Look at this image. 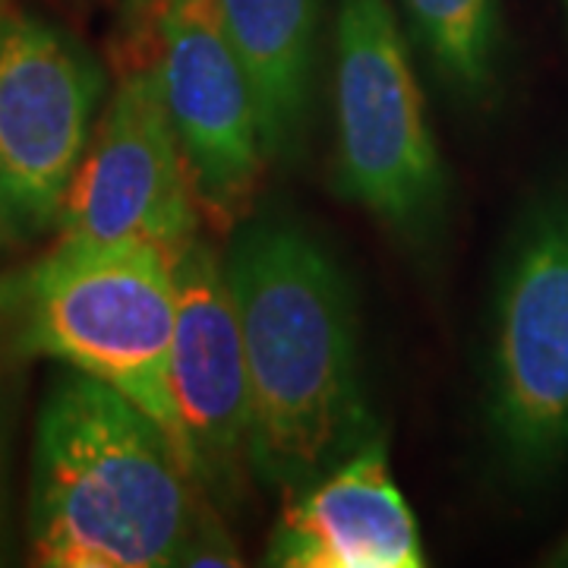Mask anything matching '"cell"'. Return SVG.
I'll use <instances>...</instances> for the list:
<instances>
[{
  "label": "cell",
  "instance_id": "1",
  "mask_svg": "<svg viewBox=\"0 0 568 568\" xmlns=\"http://www.w3.org/2000/svg\"><path fill=\"white\" fill-rule=\"evenodd\" d=\"M224 268L250 376V474L294 496L379 436L351 287L323 246L287 222L234 227Z\"/></svg>",
  "mask_w": 568,
  "mask_h": 568
},
{
  "label": "cell",
  "instance_id": "2",
  "mask_svg": "<svg viewBox=\"0 0 568 568\" xmlns=\"http://www.w3.org/2000/svg\"><path fill=\"white\" fill-rule=\"evenodd\" d=\"M200 484L155 417L70 369L44 395L29 477V544L44 568L205 562Z\"/></svg>",
  "mask_w": 568,
  "mask_h": 568
},
{
  "label": "cell",
  "instance_id": "3",
  "mask_svg": "<svg viewBox=\"0 0 568 568\" xmlns=\"http://www.w3.org/2000/svg\"><path fill=\"white\" fill-rule=\"evenodd\" d=\"M0 313L22 354L61 361L118 388L171 433L183 455L171 398L174 256L142 244H54L44 260L3 282Z\"/></svg>",
  "mask_w": 568,
  "mask_h": 568
},
{
  "label": "cell",
  "instance_id": "4",
  "mask_svg": "<svg viewBox=\"0 0 568 568\" xmlns=\"http://www.w3.org/2000/svg\"><path fill=\"white\" fill-rule=\"evenodd\" d=\"M335 183L410 246L448 215V171L392 0H335Z\"/></svg>",
  "mask_w": 568,
  "mask_h": 568
},
{
  "label": "cell",
  "instance_id": "5",
  "mask_svg": "<svg viewBox=\"0 0 568 568\" xmlns=\"http://www.w3.org/2000/svg\"><path fill=\"white\" fill-rule=\"evenodd\" d=\"M487 424L518 480L568 458V190L549 186L508 241L493 297Z\"/></svg>",
  "mask_w": 568,
  "mask_h": 568
},
{
  "label": "cell",
  "instance_id": "6",
  "mask_svg": "<svg viewBox=\"0 0 568 568\" xmlns=\"http://www.w3.org/2000/svg\"><path fill=\"white\" fill-rule=\"evenodd\" d=\"M102 95V67L73 36L0 17V241L58 224Z\"/></svg>",
  "mask_w": 568,
  "mask_h": 568
},
{
  "label": "cell",
  "instance_id": "7",
  "mask_svg": "<svg viewBox=\"0 0 568 568\" xmlns=\"http://www.w3.org/2000/svg\"><path fill=\"white\" fill-rule=\"evenodd\" d=\"M200 224L159 70L155 63L130 70L67 186L58 244H142L178 260L200 237Z\"/></svg>",
  "mask_w": 568,
  "mask_h": 568
},
{
  "label": "cell",
  "instance_id": "8",
  "mask_svg": "<svg viewBox=\"0 0 568 568\" xmlns=\"http://www.w3.org/2000/svg\"><path fill=\"white\" fill-rule=\"evenodd\" d=\"M155 70L203 224L241 227L265 168L256 99L215 0L159 7Z\"/></svg>",
  "mask_w": 568,
  "mask_h": 568
},
{
  "label": "cell",
  "instance_id": "9",
  "mask_svg": "<svg viewBox=\"0 0 568 568\" xmlns=\"http://www.w3.org/2000/svg\"><path fill=\"white\" fill-rule=\"evenodd\" d=\"M171 398L196 484L231 499L250 474V376L224 256L203 237L178 256Z\"/></svg>",
  "mask_w": 568,
  "mask_h": 568
},
{
  "label": "cell",
  "instance_id": "10",
  "mask_svg": "<svg viewBox=\"0 0 568 568\" xmlns=\"http://www.w3.org/2000/svg\"><path fill=\"white\" fill-rule=\"evenodd\" d=\"M265 562L278 568L424 566L420 530L388 470L379 436L316 484L287 496Z\"/></svg>",
  "mask_w": 568,
  "mask_h": 568
},
{
  "label": "cell",
  "instance_id": "11",
  "mask_svg": "<svg viewBox=\"0 0 568 568\" xmlns=\"http://www.w3.org/2000/svg\"><path fill=\"white\" fill-rule=\"evenodd\" d=\"M256 99L265 162L301 159L313 121L320 0H215Z\"/></svg>",
  "mask_w": 568,
  "mask_h": 568
},
{
  "label": "cell",
  "instance_id": "12",
  "mask_svg": "<svg viewBox=\"0 0 568 568\" xmlns=\"http://www.w3.org/2000/svg\"><path fill=\"white\" fill-rule=\"evenodd\" d=\"M407 32L455 99L487 104L503 67V0H402Z\"/></svg>",
  "mask_w": 568,
  "mask_h": 568
},
{
  "label": "cell",
  "instance_id": "13",
  "mask_svg": "<svg viewBox=\"0 0 568 568\" xmlns=\"http://www.w3.org/2000/svg\"><path fill=\"white\" fill-rule=\"evenodd\" d=\"M559 562H568V544H566V549H562V556H559Z\"/></svg>",
  "mask_w": 568,
  "mask_h": 568
},
{
  "label": "cell",
  "instance_id": "14",
  "mask_svg": "<svg viewBox=\"0 0 568 568\" xmlns=\"http://www.w3.org/2000/svg\"><path fill=\"white\" fill-rule=\"evenodd\" d=\"M562 7H566V22H568V0H562Z\"/></svg>",
  "mask_w": 568,
  "mask_h": 568
},
{
  "label": "cell",
  "instance_id": "15",
  "mask_svg": "<svg viewBox=\"0 0 568 568\" xmlns=\"http://www.w3.org/2000/svg\"><path fill=\"white\" fill-rule=\"evenodd\" d=\"M155 3H159V7H162V3H171V0H155Z\"/></svg>",
  "mask_w": 568,
  "mask_h": 568
}]
</instances>
